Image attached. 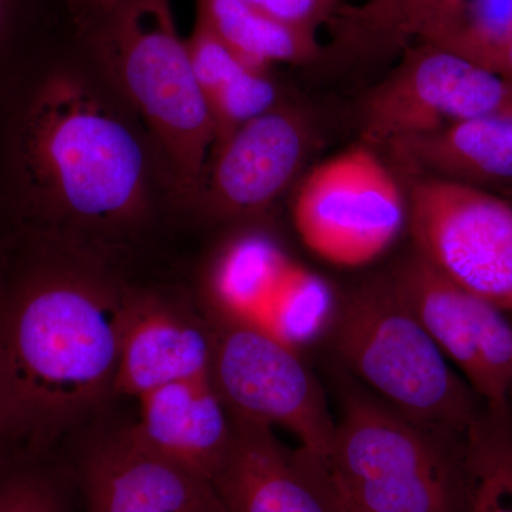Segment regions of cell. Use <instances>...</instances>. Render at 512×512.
<instances>
[{"instance_id":"10","label":"cell","mask_w":512,"mask_h":512,"mask_svg":"<svg viewBox=\"0 0 512 512\" xmlns=\"http://www.w3.org/2000/svg\"><path fill=\"white\" fill-rule=\"evenodd\" d=\"M312 144L305 114L284 100L212 146L187 222L231 224L271 208L303 168Z\"/></svg>"},{"instance_id":"11","label":"cell","mask_w":512,"mask_h":512,"mask_svg":"<svg viewBox=\"0 0 512 512\" xmlns=\"http://www.w3.org/2000/svg\"><path fill=\"white\" fill-rule=\"evenodd\" d=\"M511 104L512 83L467 57L421 42L367 97L363 134L367 143L390 144L508 111Z\"/></svg>"},{"instance_id":"16","label":"cell","mask_w":512,"mask_h":512,"mask_svg":"<svg viewBox=\"0 0 512 512\" xmlns=\"http://www.w3.org/2000/svg\"><path fill=\"white\" fill-rule=\"evenodd\" d=\"M295 262L274 239L242 232L221 245L201 274V308L266 332Z\"/></svg>"},{"instance_id":"13","label":"cell","mask_w":512,"mask_h":512,"mask_svg":"<svg viewBox=\"0 0 512 512\" xmlns=\"http://www.w3.org/2000/svg\"><path fill=\"white\" fill-rule=\"evenodd\" d=\"M212 328L174 286L134 279L128 288L114 397L140 399L164 384L211 376Z\"/></svg>"},{"instance_id":"29","label":"cell","mask_w":512,"mask_h":512,"mask_svg":"<svg viewBox=\"0 0 512 512\" xmlns=\"http://www.w3.org/2000/svg\"><path fill=\"white\" fill-rule=\"evenodd\" d=\"M508 111H510V113L512 114V104H511V109H510V110H508Z\"/></svg>"},{"instance_id":"19","label":"cell","mask_w":512,"mask_h":512,"mask_svg":"<svg viewBox=\"0 0 512 512\" xmlns=\"http://www.w3.org/2000/svg\"><path fill=\"white\" fill-rule=\"evenodd\" d=\"M197 19L232 52L264 69L308 63L319 56L316 33L282 22L245 0H197Z\"/></svg>"},{"instance_id":"25","label":"cell","mask_w":512,"mask_h":512,"mask_svg":"<svg viewBox=\"0 0 512 512\" xmlns=\"http://www.w3.org/2000/svg\"><path fill=\"white\" fill-rule=\"evenodd\" d=\"M274 18L318 33L320 26L332 23L338 15L340 0H245Z\"/></svg>"},{"instance_id":"5","label":"cell","mask_w":512,"mask_h":512,"mask_svg":"<svg viewBox=\"0 0 512 512\" xmlns=\"http://www.w3.org/2000/svg\"><path fill=\"white\" fill-rule=\"evenodd\" d=\"M464 440L407 419L352 382L325 460L333 488L363 512H460Z\"/></svg>"},{"instance_id":"8","label":"cell","mask_w":512,"mask_h":512,"mask_svg":"<svg viewBox=\"0 0 512 512\" xmlns=\"http://www.w3.org/2000/svg\"><path fill=\"white\" fill-rule=\"evenodd\" d=\"M407 217L424 261L512 313V205L473 185L412 178Z\"/></svg>"},{"instance_id":"22","label":"cell","mask_w":512,"mask_h":512,"mask_svg":"<svg viewBox=\"0 0 512 512\" xmlns=\"http://www.w3.org/2000/svg\"><path fill=\"white\" fill-rule=\"evenodd\" d=\"M448 0H366L342 6L332 25L359 45L399 46L421 39Z\"/></svg>"},{"instance_id":"14","label":"cell","mask_w":512,"mask_h":512,"mask_svg":"<svg viewBox=\"0 0 512 512\" xmlns=\"http://www.w3.org/2000/svg\"><path fill=\"white\" fill-rule=\"evenodd\" d=\"M231 420V444L212 478L225 512H338L320 458L284 446L265 424Z\"/></svg>"},{"instance_id":"2","label":"cell","mask_w":512,"mask_h":512,"mask_svg":"<svg viewBox=\"0 0 512 512\" xmlns=\"http://www.w3.org/2000/svg\"><path fill=\"white\" fill-rule=\"evenodd\" d=\"M134 279L74 249L0 239V448L52 456L101 419Z\"/></svg>"},{"instance_id":"12","label":"cell","mask_w":512,"mask_h":512,"mask_svg":"<svg viewBox=\"0 0 512 512\" xmlns=\"http://www.w3.org/2000/svg\"><path fill=\"white\" fill-rule=\"evenodd\" d=\"M414 313L485 410L512 412V319L444 278L414 254L390 275Z\"/></svg>"},{"instance_id":"27","label":"cell","mask_w":512,"mask_h":512,"mask_svg":"<svg viewBox=\"0 0 512 512\" xmlns=\"http://www.w3.org/2000/svg\"><path fill=\"white\" fill-rule=\"evenodd\" d=\"M478 64L512 83V36L508 37L503 45L485 53Z\"/></svg>"},{"instance_id":"1","label":"cell","mask_w":512,"mask_h":512,"mask_svg":"<svg viewBox=\"0 0 512 512\" xmlns=\"http://www.w3.org/2000/svg\"><path fill=\"white\" fill-rule=\"evenodd\" d=\"M174 222H187L177 181L84 47L52 40L0 77V239L74 249L134 276Z\"/></svg>"},{"instance_id":"21","label":"cell","mask_w":512,"mask_h":512,"mask_svg":"<svg viewBox=\"0 0 512 512\" xmlns=\"http://www.w3.org/2000/svg\"><path fill=\"white\" fill-rule=\"evenodd\" d=\"M79 500L57 454L0 448V512H76Z\"/></svg>"},{"instance_id":"26","label":"cell","mask_w":512,"mask_h":512,"mask_svg":"<svg viewBox=\"0 0 512 512\" xmlns=\"http://www.w3.org/2000/svg\"><path fill=\"white\" fill-rule=\"evenodd\" d=\"M59 2L69 13L74 25H77V28H82L97 16L103 15L119 0H59Z\"/></svg>"},{"instance_id":"24","label":"cell","mask_w":512,"mask_h":512,"mask_svg":"<svg viewBox=\"0 0 512 512\" xmlns=\"http://www.w3.org/2000/svg\"><path fill=\"white\" fill-rule=\"evenodd\" d=\"M59 0H0V77L55 39L50 26Z\"/></svg>"},{"instance_id":"23","label":"cell","mask_w":512,"mask_h":512,"mask_svg":"<svg viewBox=\"0 0 512 512\" xmlns=\"http://www.w3.org/2000/svg\"><path fill=\"white\" fill-rule=\"evenodd\" d=\"M332 306L326 282L295 264L266 333L296 349L323 328Z\"/></svg>"},{"instance_id":"7","label":"cell","mask_w":512,"mask_h":512,"mask_svg":"<svg viewBox=\"0 0 512 512\" xmlns=\"http://www.w3.org/2000/svg\"><path fill=\"white\" fill-rule=\"evenodd\" d=\"M205 315L214 342L211 379L229 414L289 431L325 460L336 420L296 349L254 326Z\"/></svg>"},{"instance_id":"4","label":"cell","mask_w":512,"mask_h":512,"mask_svg":"<svg viewBox=\"0 0 512 512\" xmlns=\"http://www.w3.org/2000/svg\"><path fill=\"white\" fill-rule=\"evenodd\" d=\"M335 349L377 399L441 436L463 441L483 417V403L394 291L390 276L346 296L336 316Z\"/></svg>"},{"instance_id":"9","label":"cell","mask_w":512,"mask_h":512,"mask_svg":"<svg viewBox=\"0 0 512 512\" xmlns=\"http://www.w3.org/2000/svg\"><path fill=\"white\" fill-rule=\"evenodd\" d=\"M100 421L57 453L86 512H225L211 480L148 446L133 423Z\"/></svg>"},{"instance_id":"6","label":"cell","mask_w":512,"mask_h":512,"mask_svg":"<svg viewBox=\"0 0 512 512\" xmlns=\"http://www.w3.org/2000/svg\"><path fill=\"white\" fill-rule=\"evenodd\" d=\"M407 218V198L392 171L367 146L313 168L292 202L303 245L329 264L356 268L393 244Z\"/></svg>"},{"instance_id":"18","label":"cell","mask_w":512,"mask_h":512,"mask_svg":"<svg viewBox=\"0 0 512 512\" xmlns=\"http://www.w3.org/2000/svg\"><path fill=\"white\" fill-rule=\"evenodd\" d=\"M185 42L214 124L215 143L281 103V90L271 69L255 66L232 52L200 19L195 20Z\"/></svg>"},{"instance_id":"20","label":"cell","mask_w":512,"mask_h":512,"mask_svg":"<svg viewBox=\"0 0 512 512\" xmlns=\"http://www.w3.org/2000/svg\"><path fill=\"white\" fill-rule=\"evenodd\" d=\"M460 512H512V412L485 410L464 439Z\"/></svg>"},{"instance_id":"17","label":"cell","mask_w":512,"mask_h":512,"mask_svg":"<svg viewBox=\"0 0 512 512\" xmlns=\"http://www.w3.org/2000/svg\"><path fill=\"white\" fill-rule=\"evenodd\" d=\"M387 146L412 178H436L473 187L512 181L510 111L457 121Z\"/></svg>"},{"instance_id":"15","label":"cell","mask_w":512,"mask_h":512,"mask_svg":"<svg viewBox=\"0 0 512 512\" xmlns=\"http://www.w3.org/2000/svg\"><path fill=\"white\" fill-rule=\"evenodd\" d=\"M134 429L148 446L212 481L227 456L232 420L211 376L164 384L137 399Z\"/></svg>"},{"instance_id":"28","label":"cell","mask_w":512,"mask_h":512,"mask_svg":"<svg viewBox=\"0 0 512 512\" xmlns=\"http://www.w3.org/2000/svg\"><path fill=\"white\" fill-rule=\"evenodd\" d=\"M326 473H328V471H326ZM330 485H332V483H330ZM332 491L333 497H335L336 510H338V512H363L357 510L356 507H353V505L350 504L349 501H346L345 498H343L342 495H340L338 491H336L335 488H333V485Z\"/></svg>"},{"instance_id":"3","label":"cell","mask_w":512,"mask_h":512,"mask_svg":"<svg viewBox=\"0 0 512 512\" xmlns=\"http://www.w3.org/2000/svg\"><path fill=\"white\" fill-rule=\"evenodd\" d=\"M79 32L84 50L146 127L187 215L215 130L171 0H119Z\"/></svg>"}]
</instances>
